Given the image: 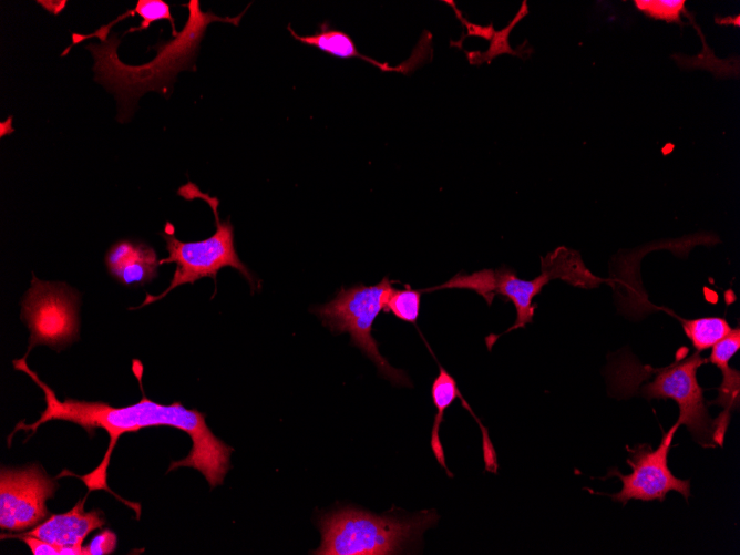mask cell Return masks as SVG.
<instances>
[{
	"label": "cell",
	"mask_w": 740,
	"mask_h": 555,
	"mask_svg": "<svg viewBox=\"0 0 740 555\" xmlns=\"http://www.w3.org/2000/svg\"><path fill=\"white\" fill-rule=\"evenodd\" d=\"M13 366L16 370L25 372L42 389L47 408L33 424L19 422L8 438L9 445L17 431H32L34 433L41 424L51 420L73 422L82 426L90 436H93V431L99 428L109 433V448L101 463L92 472L75 475L64 470L58 477L75 476L84 482L89 492L104 490L133 508L138 517L141 514L140 504L124 501L107 486L106 472L111 454L121 434L136 432L143 428L165 425L187 433L193 443L188 455L182 460L173 461L167 472L178 467H192L204 475L209 487L223 484L224 477L230 469L233 448L212 432L206 424L204 413L196 409H187L178 401L164 405L148 399L142 387L143 368L141 361L133 360V370L138 380L142 399L135 404L121 408L111 407L101 401H82L71 398L60 401L55 392L29 368L27 356L13 360Z\"/></svg>",
	"instance_id": "obj_1"
},
{
	"label": "cell",
	"mask_w": 740,
	"mask_h": 555,
	"mask_svg": "<svg viewBox=\"0 0 740 555\" xmlns=\"http://www.w3.org/2000/svg\"><path fill=\"white\" fill-rule=\"evenodd\" d=\"M189 17L183 30L174 40L158 48L156 58L140 66H129L120 61L116 48L120 40L111 38L100 44H90L88 49L92 52L95 64L96 81L101 82L120 97L138 96L147 90L167 91V85L173 82L176 73L184 69H191L195 52L205 33L207 25L212 22H229L238 25L241 16L217 17L203 12L199 2L189 1L187 4Z\"/></svg>",
	"instance_id": "obj_2"
},
{
	"label": "cell",
	"mask_w": 740,
	"mask_h": 555,
	"mask_svg": "<svg viewBox=\"0 0 740 555\" xmlns=\"http://www.w3.org/2000/svg\"><path fill=\"white\" fill-rule=\"evenodd\" d=\"M438 521L433 511L412 517L374 515L368 511L342 507L319 517L321 544L317 555L399 554L404 545Z\"/></svg>",
	"instance_id": "obj_3"
},
{
	"label": "cell",
	"mask_w": 740,
	"mask_h": 555,
	"mask_svg": "<svg viewBox=\"0 0 740 555\" xmlns=\"http://www.w3.org/2000/svg\"><path fill=\"white\" fill-rule=\"evenodd\" d=\"M177 193L186 199L202 198L205 201L214 213L216 230L210 237L199 241H181L167 230L162 233L161 236L166 241L168 257L161 259L160 265L169 263L176 265L171 284L158 296L146 294L142 305L130 309H137L160 300L169 291L184 284H194L196 280L205 277H209L216 281L217 273L228 266L237 269L248 280L250 287L255 288V278L239 259L235 249L233 225L229 219L223 222L219 218L217 210L218 199L210 197L206 193H201L199 188L191 182L182 186Z\"/></svg>",
	"instance_id": "obj_4"
},
{
	"label": "cell",
	"mask_w": 740,
	"mask_h": 555,
	"mask_svg": "<svg viewBox=\"0 0 740 555\" xmlns=\"http://www.w3.org/2000/svg\"><path fill=\"white\" fill-rule=\"evenodd\" d=\"M392 282L384 277L380 282L366 286L358 284L341 288L329 302L311 309L333 333L348 332L353 346L358 347L378 368L380 376L397 386H411L407 373L393 368L380 353L372 337V326L383 311Z\"/></svg>",
	"instance_id": "obj_5"
},
{
	"label": "cell",
	"mask_w": 740,
	"mask_h": 555,
	"mask_svg": "<svg viewBox=\"0 0 740 555\" xmlns=\"http://www.w3.org/2000/svg\"><path fill=\"white\" fill-rule=\"evenodd\" d=\"M708 360L696 351L664 368L652 369L647 366L644 371L654 379L646 381L638 392L647 400L675 401L679 408L677 423L686 425L693 440L702 448H715L713 420L707 410L703 389L697 380V371Z\"/></svg>",
	"instance_id": "obj_6"
},
{
	"label": "cell",
	"mask_w": 740,
	"mask_h": 555,
	"mask_svg": "<svg viewBox=\"0 0 740 555\" xmlns=\"http://www.w3.org/2000/svg\"><path fill=\"white\" fill-rule=\"evenodd\" d=\"M79 294L64 282L42 281L32 275L21 308L30 330L28 356L38 345L61 350L79 338Z\"/></svg>",
	"instance_id": "obj_7"
},
{
	"label": "cell",
	"mask_w": 740,
	"mask_h": 555,
	"mask_svg": "<svg viewBox=\"0 0 740 555\" xmlns=\"http://www.w3.org/2000/svg\"><path fill=\"white\" fill-rule=\"evenodd\" d=\"M679 426L676 422L665 432L657 449L645 443L626 448L629 454L626 462L631 466V473L624 475L617 469H611L607 474V476L615 475L623 482V489L609 495L614 501L623 505L630 500L662 502L670 491L680 493L688 501L690 481L676 477L668 466V453Z\"/></svg>",
	"instance_id": "obj_8"
},
{
	"label": "cell",
	"mask_w": 740,
	"mask_h": 555,
	"mask_svg": "<svg viewBox=\"0 0 740 555\" xmlns=\"http://www.w3.org/2000/svg\"><path fill=\"white\" fill-rule=\"evenodd\" d=\"M58 489L38 464L24 469L1 467L0 474V527L20 532L39 525L50 515L45 501Z\"/></svg>",
	"instance_id": "obj_9"
},
{
	"label": "cell",
	"mask_w": 740,
	"mask_h": 555,
	"mask_svg": "<svg viewBox=\"0 0 740 555\" xmlns=\"http://www.w3.org/2000/svg\"><path fill=\"white\" fill-rule=\"evenodd\" d=\"M554 278H557L554 268L542 258V274L532 280L518 278L513 269L505 266L495 270H479L475 292L482 296L487 305L492 304L496 295H501L513 302L516 309V319L513 326L504 332L506 333L517 328H524L526 323L533 321L536 308L533 305V298Z\"/></svg>",
	"instance_id": "obj_10"
},
{
	"label": "cell",
	"mask_w": 740,
	"mask_h": 555,
	"mask_svg": "<svg viewBox=\"0 0 740 555\" xmlns=\"http://www.w3.org/2000/svg\"><path fill=\"white\" fill-rule=\"evenodd\" d=\"M88 495L69 512L52 514L33 530L22 533L62 547H83L84 538L105 524L102 512L84 511Z\"/></svg>",
	"instance_id": "obj_11"
},
{
	"label": "cell",
	"mask_w": 740,
	"mask_h": 555,
	"mask_svg": "<svg viewBox=\"0 0 740 555\" xmlns=\"http://www.w3.org/2000/svg\"><path fill=\"white\" fill-rule=\"evenodd\" d=\"M107 271L125 287L143 286L158 274L155 250L144 243L119 240L105 255Z\"/></svg>",
	"instance_id": "obj_12"
},
{
	"label": "cell",
	"mask_w": 740,
	"mask_h": 555,
	"mask_svg": "<svg viewBox=\"0 0 740 555\" xmlns=\"http://www.w3.org/2000/svg\"><path fill=\"white\" fill-rule=\"evenodd\" d=\"M288 30L296 40L304 44L317 48L320 51L336 58H354L367 61L381 71H397L407 74L413 71L418 64L423 63L425 58L431 54V45L430 41H428L420 53H418V49H415V52L413 51V54L408 59L407 62H403L398 66H390L388 63H381L360 53L349 34L343 31L329 28L328 23H323L319 31L310 35H299L292 30L290 25L288 27Z\"/></svg>",
	"instance_id": "obj_13"
},
{
	"label": "cell",
	"mask_w": 740,
	"mask_h": 555,
	"mask_svg": "<svg viewBox=\"0 0 740 555\" xmlns=\"http://www.w3.org/2000/svg\"><path fill=\"white\" fill-rule=\"evenodd\" d=\"M431 397L433 404L436 409L431 431V442H430L431 449L439 464L446 471L449 476H452V473L450 472L445 463L444 450L439 435L440 425L443 421V415L445 410L452 404V402L455 399L459 398L462 401V405L469 409L472 417L476 420L477 424L481 428L483 436L487 435V430L482 425L480 420L476 418V415L473 413V411L462 397L455 379L440 363H439V373L434 378L431 386Z\"/></svg>",
	"instance_id": "obj_14"
},
{
	"label": "cell",
	"mask_w": 740,
	"mask_h": 555,
	"mask_svg": "<svg viewBox=\"0 0 740 555\" xmlns=\"http://www.w3.org/2000/svg\"><path fill=\"white\" fill-rule=\"evenodd\" d=\"M528 11L530 10L527 2L524 0L518 11L514 16V18L508 22V24L502 28L501 30L494 32L489 49L486 51L482 52L479 50L476 51L463 50L466 55L467 62L471 65H477V66L483 63L490 64L492 60H494L501 54H512L525 59V56L530 52H523L524 48L522 47H520L517 50H513L510 44L508 38L515 25L528 14Z\"/></svg>",
	"instance_id": "obj_15"
},
{
	"label": "cell",
	"mask_w": 740,
	"mask_h": 555,
	"mask_svg": "<svg viewBox=\"0 0 740 555\" xmlns=\"http://www.w3.org/2000/svg\"><path fill=\"white\" fill-rule=\"evenodd\" d=\"M677 318L681 322L685 335L698 352L710 349L732 329L727 319L722 317Z\"/></svg>",
	"instance_id": "obj_16"
},
{
	"label": "cell",
	"mask_w": 740,
	"mask_h": 555,
	"mask_svg": "<svg viewBox=\"0 0 740 555\" xmlns=\"http://www.w3.org/2000/svg\"><path fill=\"white\" fill-rule=\"evenodd\" d=\"M404 287L391 290L383 311L405 322L415 323L420 315L422 289H412L409 285Z\"/></svg>",
	"instance_id": "obj_17"
},
{
	"label": "cell",
	"mask_w": 740,
	"mask_h": 555,
	"mask_svg": "<svg viewBox=\"0 0 740 555\" xmlns=\"http://www.w3.org/2000/svg\"><path fill=\"white\" fill-rule=\"evenodd\" d=\"M685 0H636L635 7L646 16L668 23L681 22V13L685 11Z\"/></svg>",
	"instance_id": "obj_18"
},
{
	"label": "cell",
	"mask_w": 740,
	"mask_h": 555,
	"mask_svg": "<svg viewBox=\"0 0 740 555\" xmlns=\"http://www.w3.org/2000/svg\"><path fill=\"white\" fill-rule=\"evenodd\" d=\"M133 12L142 18V22L138 27L129 29L127 32L145 30L155 21L167 20L171 23L173 37L178 34L169 6L163 0H138Z\"/></svg>",
	"instance_id": "obj_19"
},
{
	"label": "cell",
	"mask_w": 740,
	"mask_h": 555,
	"mask_svg": "<svg viewBox=\"0 0 740 555\" xmlns=\"http://www.w3.org/2000/svg\"><path fill=\"white\" fill-rule=\"evenodd\" d=\"M740 349V328L734 329L711 347V353L707 359L719 369L729 366L731 358Z\"/></svg>",
	"instance_id": "obj_20"
},
{
	"label": "cell",
	"mask_w": 740,
	"mask_h": 555,
	"mask_svg": "<svg viewBox=\"0 0 740 555\" xmlns=\"http://www.w3.org/2000/svg\"><path fill=\"white\" fill-rule=\"evenodd\" d=\"M4 538H19L23 541L33 555H84L83 547H62L31 535L1 534V539Z\"/></svg>",
	"instance_id": "obj_21"
},
{
	"label": "cell",
	"mask_w": 740,
	"mask_h": 555,
	"mask_svg": "<svg viewBox=\"0 0 740 555\" xmlns=\"http://www.w3.org/2000/svg\"><path fill=\"white\" fill-rule=\"evenodd\" d=\"M443 2L453 8L455 17L461 21L463 27L466 29V34L462 35L459 41H451L450 45L462 49V42L464 41V39L466 37H471V35L480 37L482 39L491 41V39H492V37L495 32L492 22L486 27L472 23L464 18L462 12L456 8L454 1L445 0Z\"/></svg>",
	"instance_id": "obj_22"
},
{
	"label": "cell",
	"mask_w": 740,
	"mask_h": 555,
	"mask_svg": "<svg viewBox=\"0 0 740 555\" xmlns=\"http://www.w3.org/2000/svg\"><path fill=\"white\" fill-rule=\"evenodd\" d=\"M116 547V535L110 530L96 534L92 541L83 547L84 555H106Z\"/></svg>",
	"instance_id": "obj_23"
}]
</instances>
